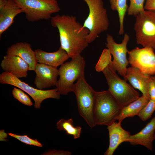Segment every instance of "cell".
<instances>
[{"label": "cell", "instance_id": "1", "mask_svg": "<svg viewBox=\"0 0 155 155\" xmlns=\"http://www.w3.org/2000/svg\"><path fill=\"white\" fill-rule=\"evenodd\" d=\"M51 25L57 28L59 32L60 47L69 58L80 54L88 44L87 37L89 30L83 27L72 16L57 15L51 19Z\"/></svg>", "mask_w": 155, "mask_h": 155}, {"label": "cell", "instance_id": "2", "mask_svg": "<svg viewBox=\"0 0 155 155\" xmlns=\"http://www.w3.org/2000/svg\"><path fill=\"white\" fill-rule=\"evenodd\" d=\"M72 91L75 95L80 115L91 128L96 125L94 113L96 91L86 81L84 75L74 84Z\"/></svg>", "mask_w": 155, "mask_h": 155}, {"label": "cell", "instance_id": "3", "mask_svg": "<svg viewBox=\"0 0 155 155\" xmlns=\"http://www.w3.org/2000/svg\"><path fill=\"white\" fill-rule=\"evenodd\" d=\"M83 0L87 5L89 12L83 27L89 31L87 41L90 43L98 38L101 33L108 29L109 22L102 0Z\"/></svg>", "mask_w": 155, "mask_h": 155}, {"label": "cell", "instance_id": "4", "mask_svg": "<svg viewBox=\"0 0 155 155\" xmlns=\"http://www.w3.org/2000/svg\"><path fill=\"white\" fill-rule=\"evenodd\" d=\"M116 71L109 65L102 72L108 84V90L123 107L138 98L140 94L126 80L120 78Z\"/></svg>", "mask_w": 155, "mask_h": 155}, {"label": "cell", "instance_id": "5", "mask_svg": "<svg viewBox=\"0 0 155 155\" xmlns=\"http://www.w3.org/2000/svg\"><path fill=\"white\" fill-rule=\"evenodd\" d=\"M85 64L79 54L61 65L58 69L59 79L55 85L61 94L67 95L72 91L74 82L84 75Z\"/></svg>", "mask_w": 155, "mask_h": 155}, {"label": "cell", "instance_id": "6", "mask_svg": "<svg viewBox=\"0 0 155 155\" xmlns=\"http://www.w3.org/2000/svg\"><path fill=\"white\" fill-rule=\"evenodd\" d=\"M122 108L108 90L96 92L94 113L96 125H110L115 121Z\"/></svg>", "mask_w": 155, "mask_h": 155}, {"label": "cell", "instance_id": "7", "mask_svg": "<svg viewBox=\"0 0 155 155\" xmlns=\"http://www.w3.org/2000/svg\"><path fill=\"white\" fill-rule=\"evenodd\" d=\"M22 9L25 18L34 22L51 18L60 9L56 0H13Z\"/></svg>", "mask_w": 155, "mask_h": 155}, {"label": "cell", "instance_id": "8", "mask_svg": "<svg viewBox=\"0 0 155 155\" xmlns=\"http://www.w3.org/2000/svg\"><path fill=\"white\" fill-rule=\"evenodd\" d=\"M134 29L137 43L155 50V11L144 10L136 16Z\"/></svg>", "mask_w": 155, "mask_h": 155}, {"label": "cell", "instance_id": "9", "mask_svg": "<svg viewBox=\"0 0 155 155\" xmlns=\"http://www.w3.org/2000/svg\"><path fill=\"white\" fill-rule=\"evenodd\" d=\"M0 83L14 86L28 94L34 100L36 108H40L42 102L45 99L49 98L59 99L60 98L61 94L56 88L47 90L36 89L12 74L4 71L0 74Z\"/></svg>", "mask_w": 155, "mask_h": 155}, {"label": "cell", "instance_id": "10", "mask_svg": "<svg viewBox=\"0 0 155 155\" xmlns=\"http://www.w3.org/2000/svg\"><path fill=\"white\" fill-rule=\"evenodd\" d=\"M106 39V46L113 58L109 65L119 74L123 77L125 75L127 67L129 64L127 54L129 51L127 45L130 39L129 36L125 33L122 42L120 44L116 42L110 35L107 34Z\"/></svg>", "mask_w": 155, "mask_h": 155}, {"label": "cell", "instance_id": "11", "mask_svg": "<svg viewBox=\"0 0 155 155\" xmlns=\"http://www.w3.org/2000/svg\"><path fill=\"white\" fill-rule=\"evenodd\" d=\"M128 61L131 67L138 69L143 73L155 75V53L150 47H137L128 51Z\"/></svg>", "mask_w": 155, "mask_h": 155}, {"label": "cell", "instance_id": "12", "mask_svg": "<svg viewBox=\"0 0 155 155\" xmlns=\"http://www.w3.org/2000/svg\"><path fill=\"white\" fill-rule=\"evenodd\" d=\"M34 71L36 75L34 83L37 89L43 90L55 86L59 75L57 67L38 63Z\"/></svg>", "mask_w": 155, "mask_h": 155}, {"label": "cell", "instance_id": "13", "mask_svg": "<svg viewBox=\"0 0 155 155\" xmlns=\"http://www.w3.org/2000/svg\"><path fill=\"white\" fill-rule=\"evenodd\" d=\"M151 76L143 73L138 68L131 67L127 68L123 78L133 88L140 90L144 96L150 100L149 89Z\"/></svg>", "mask_w": 155, "mask_h": 155}, {"label": "cell", "instance_id": "14", "mask_svg": "<svg viewBox=\"0 0 155 155\" xmlns=\"http://www.w3.org/2000/svg\"><path fill=\"white\" fill-rule=\"evenodd\" d=\"M155 116L141 131L137 133L130 135L125 142L132 145H142L148 150H153V141L155 140Z\"/></svg>", "mask_w": 155, "mask_h": 155}, {"label": "cell", "instance_id": "15", "mask_svg": "<svg viewBox=\"0 0 155 155\" xmlns=\"http://www.w3.org/2000/svg\"><path fill=\"white\" fill-rule=\"evenodd\" d=\"M4 72L10 73L17 78H26L29 71L28 64L19 57L6 55L3 57L0 64Z\"/></svg>", "mask_w": 155, "mask_h": 155}, {"label": "cell", "instance_id": "16", "mask_svg": "<svg viewBox=\"0 0 155 155\" xmlns=\"http://www.w3.org/2000/svg\"><path fill=\"white\" fill-rule=\"evenodd\" d=\"M7 55L20 57L29 65V71H34L38 63L34 51L30 44L26 42H19L12 45L7 51Z\"/></svg>", "mask_w": 155, "mask_h": 155}, {"label": "cell", "instance_id": "17", "mask_svg": "<svg viewBox=\"0 0 155 155\" xmlns=\"http://www.w3.org/2000/svg\"><path fill=\"white\" fill-rule=\"evenodd\" d=\"M122 121H115L107 126L109 134V143L108 149L104 153L105 155H113L118 146L125 142L130 135V133L125 130L121 127Z\"/></svg>", "mask_w": 155, "mask_h": 155}, {"label": "cell", "instance_id": "18", "mask_svg": "<svg viewBox=\"0 0 155 155\" xmlns=\"http://www.w3.org/2000/svg\"><path fill=\"white\" fill-rule=\"evenodd\" d=\"M34 51L38 63L57 67L69 58L66 52L60 46L57 51L53 52H46L41 49Z\"/></svg>", "mask_w": 155, "mask_h": 155}, {"label": "cell", "instance_id": "19", "mask_svg": "<svg viewBox=\"0 0 155 155\" xmlns=\"http://www.w3.org/2000/svg\"><path fill=\"white\" fill-rule=\"evenodd\" d=\"M23 12L13 0H8L5 6L0 10V36L12 24L15 17Z\"/></svg>", "mask_w": 155, "mask_h": 155}, {"label": "cell", "instance_id": "20", "mask_svg": "<svg viewBox=\"0 0 155 155\" xmlns=\"http://www.w3.org/2000/svg\"><path fill=\"white\" fill-rule=\"evenodd\" d=\"M150 100L142 95L136 100L122 107L116 120L122 121L127 117H132L135 115H138L141 110L148 104Z\"/></svg>", "mask_w": 155, "mask_h": 155}, {"label": "cell", "instance_id": "21", "mask_svg": "<svg viewBox=\"0 0 155 155\" xmlns=\"http://www.w3.org/2000/svg\"><path fill=\"white\" fill-rule=\"evenodd\" d=\"M57 128L59 131H65L68 135L72 136L74 139L79 138L82 132V128L73 125L72 119H61L56 123Z\"/></svg>", "mask_w": 155, "mask_h": 155}, {"label": "cell", "instance_id": "22", "mask_svg": "<svg viewBox=\"0 0 155 155\" xmlns=\"http://www.w3.org/2000/svg\"><path fill=\"white\" fill-rule=\"evenodd\" d=\"M112 10L117 11L118 14L120 27L119 34L123 35L124 33V21L126 12L128 7L127 0H109Z\"/></svg>", "mask_w": 155, "mask_h": 155}, {"label": "cell", "instance_id": "23", "mask_svg": "<svg viewBox=\"0 0 155 155\" xmlns=\"http://www.w3.org/2000/svg\"><path fill=\"white\" fill-rule=\"evenodd\" d=\"M111 54L108 49H104L96 65L95 69L98 72L102 71L112 61Z\"/></svg>", "mask_w": 155, "mask_h": 155}, {"label": "cell", "instance_id": "24", "mask_svg": "<svg viewBox=\"0 0 155 155\" xmlns=\"http://www.w3.org/2000/svg\"><path fill=\"white\" fill-rule=\"evenodd\" d=\"M145 0H129L130 4L127 9L129 16H136L141 12L144 11V3Z\"/></svg>", "mask_w": 155, "mask_h": 155}, {"label": "cell", "instance_id": "25", "mask_svg": "<svg viewBox=\"0 0 155 155\" xmlns=\"http://www.w3.org/2000/svg\"><path fill=\"white\" fill-rule=\"evenodd\" d=\"M155 110V100L150 99L138 116L142 121H145L150 118Z\"/></svg>", "mask_w": 155, "mask_h": 155}, {"label": "cell", "instance_id": "26", "mask_svg": "<svg viewBox=\"0 0 155 155\" xmlns=\"http://www.w3.org/2000/svg\"><path fill=\"white\" fill-rule=\"evenodd\" d=\"M23 90L19 88H14L12 94L13 97L23 104L31 106L33 103L29 97Z\"/></svg>", "mask_w": 155, "mask_h": 155}, {"label": "cell", "instance_id": "27", "mask_svg": "<svg viewBox=\"0 0 155 155\" xmlns=\"http://www.w3.org/2000/svg\"><path fill=\"white\" fill-rule=\"evenodd\" d=\"M8 135L26 144L40 147L42 146V144L37 140L32 139L27 135H20L11 133H8Z\"/></svg>", "mask_w": 155, "mask_h": 155}, {"label": "cell", "instance_id": "28", "mask_svg": "<svg viewBox=\"0 0 155 155\" xmlns=\"http://www.w3.org/2000/svg\"><path fill=\"white\" fill-rule=\"evenodd\" d=\"M71 152L69 151L53 149L45 152L42 154L44 155H71Z\"/></svg>", "mask_w": 155, "mask_h": 155}, {"label": "cell", "instance_id": "29", "mask_svg": "<svg viewBox=\"0 0 155 155\" xmlns=\"http://www.w3.org/2000/svg\"><path fill=\"white\" fill-rule=\"evenodd\" d=\"M149 94L150 99L155 100V75L151 76L149 85Z\"/></svg>", "mask_w": 155, "mask_h": 155}, {"label": "cell", "instance_id": "30", "mask_svg": "<svg viewBox=\"0 0 155 155\" xmlns=\"http://www.w3.org/2000/svg\"><path fill=\"white\" fill-rule=\"evenodd\" d=\"M144 9L147 10L155 11V0H146Z\"/></svg>", "mask_w": 155, "mask_h": 155}, {"label": "cell", "instance_id": "31", "mask_svg": "<svg viewBox=\"0 0 155 155\" xmlns=\"http://www.w3.org/2000/svg\"><path fill=\"white\" fill-rule=\"evenodd\" d=\"M8 134L5 132L3 129L0 130V139L1 141H6L7 140L6 138H7Z\"/></svg>", "mask_w": 155, "mask_h": 155}, {"label": "cell", "instance_id": "32", "mask_svg": "<svg viewBox=\"0 0 155 155\" xmlns=\"http://www.w3.org/2000/svg\"><path fill=\"white\" fill-rule=\"evenodd\" d=\"M8 0H0V10H1L7 4Z\"/></svg>", "mask_w": 155, "mask_h": 155}, {"label": "cell", "instance_id": "33", "mask_svg": "<svg viewBox=\"0 0 155 155\" xmlns=\"http://www.w3.org/2000/svg\"><path fill=\"white\" fill-rule=\"evenodd\" d=\"M155 140V138H154Z\"/></svg>", "mask_w": 155, "mask_h": 155}]
</instances>
